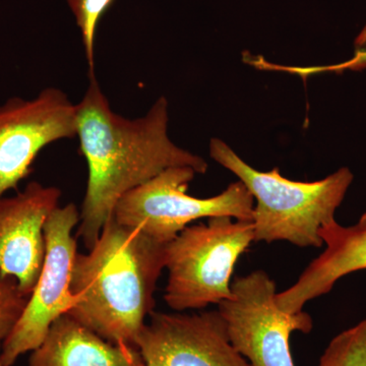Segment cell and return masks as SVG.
I'll list each match as a JSON object with an SVG mask.
<instances>
[{
    "mask_svg": "<svg viewBox=\"0 0 366 366\" xmlns=\"http://www.w3.org/2000/svg\"><path fill=\"white\" fill-rule=\"evenodd\" d=\"M76 18L88 62L89 76L95 74V43L99 23L114 0H66Z\"/></svg>",
    "mask_w": 366,
    "mask_h": 366,
    "instance_id": "14",
    "label": "cell"
},
{
    "mask_svg": "<svg viewBox=\"0 0 366 366\" xmlns=\"http://www.w3.org/2000/svg\"><path fill=\"white\" fill-rule=\"evenodd\" d=\"M197 174L190 167L163 171L124 194L115 207L113 218L122 225L141 229L164 244L199 219L230 217L252 221L254 199L240 180L231 183L218 196L199 199L187 192Z\"/></svg>",
    "mask_w": 366,
    "mask_h": 366,
    "instance_id": "5",
    "label": "cell"
},
{
    "mask_svg": "<svg viewBox=\"0 0 366 366\" xmlns=\"http://www.w3.org/2000/svg\"><path fill=\"white\" fill-rule=\"evenodd\" d=\"M60 197L57 187L34 182L16 196L0 199V278L13 279L29 298L44 264L45 223Z\"/></svg>",
    "mask_w": 366,
    "mask_h": 366,
    "instance_id": "10",
    "label": "cell"
},
{
    "mask_svg": "<svg viewBox=\"0 0 366 366\" xmlns=\"http://www.w3.org/2000/svg\"><path fill=\"white\" fill-rule=\"evenodd\" d=\"M146 366H252L229 338L219 310L152 312L136 340Z\"/></svg>",
    "mask_w": 366,
    "mask_h": 366,
    "instance_id": "9",
    "label": "cell"
},
{
    "mask_svg": "<svg viewBox=\"0 0 366 366\" xmlns=\"http://www.w3.org/2000/svg\"><path fill=\"white\" fill-rule=\"evenodd\" d=\"M252 242V221L214 217L183 229L166 245L168 307L178 312L201 310L230 297L236 262Z\"/></svg>",
    "mask_w": 366,
    "mask_h": 366,
    "instance_id": "4",
    "label": "cell"
},
{
    "mask_svg": "<svg viewBox=\"0 0 366 366\" xmlns=\"http://www.w3.org/2000/svg\"><path fill=\"white\" fill-rule=\"evenodd\" d=\"M0 366H2L1 362H0Z\"/></svg>",
    "mask_w": 366,
    "mask_h": 366,
    "instance_id": "17",
    "label": "cell"
},
{
    "mask_svg": "<svg viewBox=\"0 0 366 366\" xmlns=\"http://www.w3.org/2000/svg\"><path fill=\"white\" fill-rule=\"evenodd\" d=\"M276 285L266 272L257 269L231 283V296L218 310L229 338L252 366H295L290 336L308 334L312 319L307 312L287 314L276 302Z\"/></svg>",
    "mask_w": 366,
    "mask_h": 366,
    "instance_id": "6",
    "label": "cell"
},
{
    "mask_svg": "<svg viewBox=\"0 0 366 366\" xmlns=\"http://www.w3.org/2000/svg\"><path fill=\"white\" fill-rule=\"evenodd\" d=\"M29 366H146L137 347L105 340L69 315L59 317Z\"/></svg>",
    "mask_w": 366,
    "mask_h": 366,
    "instance_id": "12",
    "label": "cell"
},
{
    "mask_svg": "<svg viewBox=\"0 0 366 366\" xmlns=\"http://www.w3.org/2000/svg\"><path fill=\"white\" fill-rule=\"evenodd\" d=\"M355 46L356 48H363L366 46V24L363 26L362 30H361L360 35L356 37Z\"/></svg>",
    "mask_w": 366,
    "mask_h": 366,
    "instance_id": "16",
    "label": "cell"
},
{
    "mask_svg": "<svg viewBox=\"0 0 366 366\" xmlns=\"http://www.w3.org/2000/svg\"><path fill=\"white\" fill-rule=\"evenodd\" d=\"M166 245L112 217L89 254L74 257L71 292L76 302L67 315L105 340L136 347L154 312Z\"/></svg>",
    "mask_w": 366,
    "mask_h": 366,
    "instance_id": "2",
    "label": "cell"
},
{
    "mask_svg": "<svg viewBox=\"0 0 366 366\" xmlns=\"http://www.w3.org/2000/svg\"><path fill=\"white\" fill-rule=\"evenodd\" d=\"M317 366H366V317L334 337Z\"/></svg>",
    "mask_w": 366,
    "mask_h": 366,
    "instance_id": "13",
    "label": "cell"
},
{
    "mask_svg": "<svg viewBox=\"0 0 366 366\" xmlns=\"http://www.w3.org/2000/svg\"><path fill=\"white\" fill-rule=\"evenodd\" d=\"M79 222V212L72 203L57 207L48 217L42 271L23 315L2 345V366H13L21 355L38 348L53 322L74 307L71 277L78 252L72 230Z\"/></svg>",
    "mask_w": 366,
    "mask_h": 366,
    "instance_id": "7",
    "label": "cell"
},
{
    "mask_svg": "<svg viewBox=\"0 0 366 366\" xmlns=\"http://www.w3.org/2000/svg\"><path fill=\"white\" fill-rule=\"evenodd\" d=\"M76 134V104L59 88L0 105V199L31 174L43 149Z\"/></svg>",
    "mask_w": 366,
    "mask_h": 366,
    "instance_id": "8",
    "label": "cell"
},
{
    "mask_svg": "<svg viewBox=\"0 0 366 366\" xmlns=\"http://www.w3.org/2000/svg\"><path fill=\"white\" fill-rule=\"evenodd\" d=\"M320 236L326 249L292 286L276 295L277 305L287 314L302 312L308 301L327 295L343 277L366 269V212L352 226L327 224Z\"/></svg>",
    "mask_w": 366,
    "mask_h": 366,
    "instance_id": "11",
    "label": "cell"
},
{
    "mask_svg": "<svg viewBox=\"0 0 366 366\" xmlns=\"http://www.w3.org/2000/svg\"><path fill=\"white\" fill-rule=\"evenodd\" d=\"M76 104L79 150L88 165V183L76 236L89 249L131 190L173 167L204 174L203 158L177 146L168 137V102L160 97L144 117L129 119L110 107L96 74Z\"/></svg>",
    "mask_w": 366,
    "mask_h": 366,
    "instance_id": "1",
    "label": "cell"
},
{
    "mask_svg": "<svg viewBox=\"0 0 366 366\" xmlns=\"http://www.w3.org/2000/svg\"><path fill=\"white\" fill-rule=\"evenodd\" d=\"M209 154L239 178L257 201L252 218L254 242L285 240L300 247H322L320 228L335 221L353 182L348 168L314 182H292L282 177L278 168L261 172L219 139L209 142Z\"/></svg>",
    "mask_w": 366,
    "mask_h": 366,
    "instance_id": "3",
    "label": "cell"
},
{
    "mask_svg": "<svg viewBox=\"0 0 366 366\" xmlns=\"http://www.w3.org/2000/svg\"><path fill=\"white\" fill-rule=\"evenodd\" d=\"M29 300L16 281L0 278V351L23 315Z\"/></svg>",
    "mask_w": 366,
    "mask_h": 366,
    "instance_id": "15",
    "label": "cell"
}]
</instances>
